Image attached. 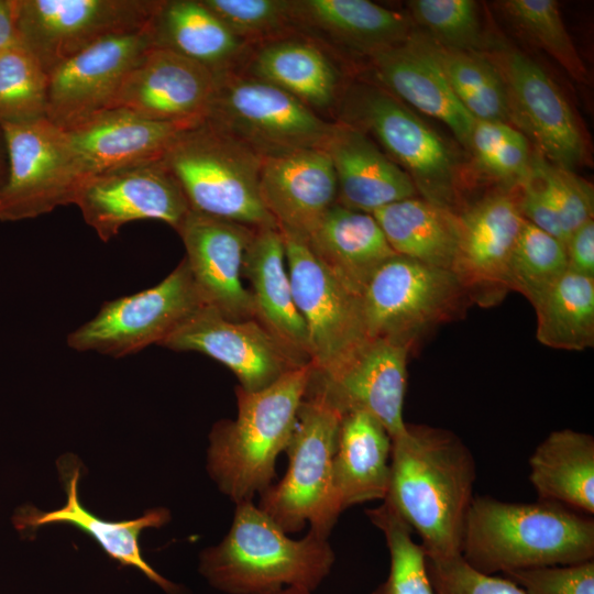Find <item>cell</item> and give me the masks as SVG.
<instances>
[{
  "label": "cell",
  "instance_id": "6da1fadb",
  "mask_svg": "<svg viewBox=\"0 0 594 594\" xmlns=\"http://www.w3.org/2000/svg\"><path fill=\"white\" fill-rule=\"evenodd\" d=\"M475 479L474 457L455 433L406 422L392 439L383 501L418 534L427 557H453L461 554Z\"/></svg>",
  "mask_w": 594,
  "mask_h": 594
},
{
  "label": "cell",
  "instance_id": "7a4b0ae2",
  "mask_svg": "<svg viewBox=\"0 0 594 594\" xmlns=\"http://www.w3.org/2000/svg\"><path fill=\"white\" fill-rule=\"evenodd\" d=\"M461 557L491 575L593 560L594 519L553 502L512 503L474 496Z\"/></svg>",
  "mask_w": 594,
  "mask_h": 594
},
{
  "label": "cell",
  "instance_id": "3957f363",
  "mask_svg": "<svg viewBox=\"0 0 594 594\" xmlns=\"http://www.w3.org/2000/svg\"><path fill=\"white\" fill-rule=\"evenodd\" d=\"M336 556L311 531L292 539L252 501L235 504L230 530L200 553L199 573L224 594H267L287 587L315 592Z\"/></svg>",
  "mask_w": 594,
  "mask_h": 594
},
{
  "label": "cell",
  "instance_id": "277c9868",
  "mask_svg": "<svg viewBox=\"0 0 594 594\" xmlns=\"http://www.w3.org/2000/svg\"><path fill=\"white\" fill-rule=\"evenodd\" d=\"M311 374L306 364L256 392L235 387L237 418L215 424L207 453L210 477L235 504L274 484L276 459L292 438Z\"/></svg>",
  "mask_w": 594,
  "mask_h": 594
},
{
  "label": "cell",
  "instance_id": "5b68a950",
  "mask_svg": "<svg viewBox=\"0 0 594 594\" xmlns=\"http://www.w3.org/2000/svg\"><path fill=\"white\" fill-rule=\"evenodd\" d=\"M162 161L190 210L254 229L278 227L261 197L263 157L206 121L182 131Z\"/></svg>",
  "mask_w": 594,
  "mask_h": 594
},
{
  "label": "cell",
  "instance_id": "8992f818",
  "mask_svg": "<svg viewBox=\"0 0 594 594\" xmlns=\"http://www.w3.org/2000/svg\"><path fill=\"white\" fill-rule=\"evenodd\" d=\"M343 415L322 396L306 393L285 450L283 479L260 494L257 506L286 534L328 539L342 510L333 486V457Z\"/></svg>",
  "mask_w": 594,
  "mask_h": 594
},
{
  "label": "cell",
  "instance_id": "52a82bcc",
  "mask_svg": "<svg viewBox=\"0 0 594 594\" xmlns=\"http://www.w3.org/2000/svg\"><path fill=\"white\" fill-rule=\"evenodd\" d=\"M360 304L366 338L413 349L429 331L464 314L473 301L452 270L395 254L371 276Z\"/></svg>",
  "mask_w": 594,
  "mask_h": 594
},
{
  "label": "cell",
  "instance_id": "ba28073f",
  "mask_svg": "<svg viewBox=\"0 0 594 594\" xmlns=\"http://www.w3.org/2000/svg\"><path fill=\"white\" fill-rule=\"evenodd\" d=\"M205 121L262 157L322 148L333 125L288 92L239 70L218 75Z\"/></svg>",
  "mask_w": 594,
  "mask_h": 594
},
{
  "label": "cell",
  "instance_id": "9c48e42d",
  "mask_svg": "<svg viewBox=\"0 0 594 594\" xmlns=\"http://www.w3.org/2000/svg\"><path fill=\"white\" fill-rule=\"evenodd\" d=\"M0 125L8 152L0 222L36 218L74 204L88 177L67 132L46 117Z\"/></svg>",
  "mask_w": 594,
  "mask_h": 594
},
{
  "label": "cell",
  "instance_id": "30bf717a",
  "mask_svg": "<svg viewBox=\"0 0 594 594\" xmlns=\"http://www.w3.org/2000/svg\"><path fill=\"white\" fill-rule=\"evenodd\" d=\"M162 0H13L18 41L50 75L109 37L145 29Z\"/></svg>",
  "mask_w": 594,
  "mask_h": 594
},
{
  "label": "cell",
  "instance_id": "8fae6325",
  "mask_svg": "<svg viewBox=\"0 0 594 594\" xmlns=\"http://www.w3.org/2000/svg\"><path fill=\"white\" fill-rule=\"evenodd\" d=\"M206 306L184 258L162 282L105 302L97 315L67 336L79 352L112 358L161 344L188 317Z\"/></svg>",
  "mask_w": 594,
  "mask_h": 594
},
{
  "label": "cell",
  "instance_id": "7c38bea8",
  "mask_svg": "<svg viewBox=\"0 0 594 594\" xmlns=\"http://www.w3.org/2000/svg\"><path fill=\"white\" fill-rule=\"evenodd\" d=\"M279 230L294 299L308 332L314 373L330 374L367 339L360 297L328 271L304 237Z\"/></svg>",
  "mask_w": 594,
  "mask_h": 594
},
{
  "label": "cell",
  "instance_id": "4fadbf2b",
  "mask_svg": "<svg viewBox=\"0 0 594 594\" xmlns=\"http://www.w3.org/2000/svg\"><path fill=\"white\" fill-rule=\"evenodd\" d=\"M354 101L355 117L410 177L422 199L457 213L455 165L443 140L382 89L366 88Z\"/></svg>",
  "mask_w": 594,
  "mask_h": 594
},
{
  "label": "cell",
  "instance_id": "5bb4252c",
  "mask_svg": "<svg viewBox=\"0 0 594 594\" xmlns=\"http://www.w3.org/2000/svg\"><path fill=\"white\" fill-rule=\"evenodd\" d=\"M100 240L108 242L132 221L157 220L176 231L190 211L162 158L102 172L88 178L75 202Z\"/></svg>",
  "mask_w": 594,
  "mask_h": 594
},
{
  "label": "cell",
  "instance_id": "9a60e30c",
  "mask_svg": "<svg viewBox=\"0 0 594 594\" xmlns=\"http://www.w3.org/2000/svg\"><path fill=\"white\" fill-rule=\"evenodd\" d=\"M411 348L388 339H365L332 373L312 374L306 393L322 396L342 415L373 416L391 438L406 426L403 417L407 358Z\"/></svg>",
  "mask_w": 594,
  "mask_h": 594
},
{
  "label": "cell",
  "instance_id": "2e32d148",
  "mask_svg": "<svg viewBox=\"0 0 594 594\" xmlns=\"http://www.w3.org/2000/svg\"><path fill=\"white\" fill-rule=\"evenodd\" d=\"M160 345L208 355L230 369L246 392L260 391L297 365L254 318L232 320L202 306Z\"/></svg>",
  "mask_w": 594,
  "mask_h": 594
},
{
  "label": "cell",
  "instance_id": "e0dca14e",
  "mask_svg": "<svg viewBox=\"0 0 594 594\" xmlns=\"http://www.w3.org/2000/svg\"><path fill=\"white\" fill-rule=\"evenodd\" d=\"M151 47L146 26L106 38L61 64L48 75L46 118L66 130L108 109L125 76Z\"/></svg>",
  "mask_w": 594,
  "mask_h": 594
},
{
  "label": "cell",
  "instance_id": "ac0fdd59",
  "mask_svg": "<svg viewBox=\"0 0 594 594\" xmlns=\"http://www.w3.org/2000/svg\"><path fill=\"white\" fill-rule=\"evenodd\" d=\"M505 80L513 122L535 140L550 163L572 170L585 157L574 113L549 74L526 54L507 48L496 64Z\"/></svg>",
  "mask_w": 594,
  "mask_h": 594
},
{
  "label": "cell",
  "instance_id": "d6986e66",
  "mask_svg": "<svg viewBox=\"0 0 594 594\" xmlns=\"http://www.w3.org/2000/svg\"><path fill=\"white\" fill-rule=\"evenodd\" d=\"M217 79L205 66L152 46L125 76L109 108H124L154 121L197 125L207 118Z\"/></svg>",
  "mask_w": 594,
  "mask_h": 594
},
{
  "label": "cell",
  "instance_id": "ffe728a7",
  "mask_svg": "<svg viewBox=\"0 0 594 594\" xmlns=\"http://www.w3.org/2000/svg\"><path fill=\"white\" fill-rule=\"evenodd\" d=\"M254 231L193 210L177 230L205 305L232 320L254 318L251 294L242 283L243 257Z\"/></svg>",
  "mask_w": 594,
  "mask_h": 594
},
{
  "label": "cell",
  "instance_id": "44dd1931",
  "mask_svg": "<svg viewBox=\"0 0 594 594\" xmlns=\"http://www.w3.org/2000/svg\"><path fill=\"white\" fill-rule=\"evenodd\" d=\"M458 218L459 248L452 271L473 302L495 305L508 292L507 267L525 220L516 196L488 195Z\"/></svg>",
  "mask_w": 594,
  "mask_h": 594
},
{
  "label": "cell",
  "instance_id": "7402d4cb",
  "mask_svg": "<svg viewBox=\"0 0 594 594\" xmlns=\"http://www.w3.org/2000/svg\"><path fill=\"white\" fill-rule=\"evenodd\" d=\"M260 190L278 228L304 238L338 200L336 173L322 148L263 157Z\"/></svg>",
  "mask_w": 594,
  "mask_h": 594
},
{
  "label": "cell",
  "instance_id": "603a6c76",
  "mask_svg": "<svg viewBox=\"0 0 594 594\" xmlns=\"http://www.w3.org/2000/svg\"><path fill=\"white\" fill-rule=\"evenodd\" d=\"M80 463L75 457H63L58 461L61 480L67 494L66 505L52 512H41L33 506L20 508L13 524L19 530L65 522L73 525L92 537L113 560L125 566H133L156 584L166 594H187V591L155 571L143 558L140 550V534L145 528H160L169 519L165 508L147 510L143 516L124 521H107L88 512L78 498Z\"/></svg>",
  "mask_w": 594,
  "mask_h": 594
},
{
  "label": "cell",
  "instance_id": "cb8c5ba5",
  "mask_svg": "<svg viewBox=\"0 0 594 594\" xmlns=\"http://www.w3.org/2000/svg\"><path fill=\"white\" fill-rule=\"evenodd\" d=\"M242 276L250 284L254 318L297 365L311 364L308 332L294 299L278 227L255 229L244 253Z\"/></svg>",
  "mask_w": 594,
  "mask_h": 594
},
{
  "label": "cell",
  "instance_id": "d4e9b609",
  "mask_svg": "<svg viewBox=\"0 0 594 594\" xmlns=\"http://www.w3.org/2000/svg\"><path fill=\"white\" fill-rule=\"evenodd\" d=\"M193 127L154 121L124 108H109L65 131L90 178L113 168L162 158L176 136Z\"/></svg>",
  "mask_w": 594,
  "mask_h": 594
},
{
  "label": "cell",
  "instance_id": "484cf974",
  "mask_svg": "<svg viewBox=\"0 0 594 594\" xmlns=\"http://www.w3.org/2000/svg\"><path fill=\"white\" fill-rule=\"evenodd\" d=\"M338 184L337 202L373 213L393 202L416 197L410 177L359 128L333 123L322 146Z\"/></svg>",
  "mask_w": 594,
  "mask_h": 594
},
{
  "label": "cell",
  "instance_id": "4316f807",
  "mask_svg": "<svg viewBox=\"0 0 594 594\" xmlns=\"http://www.w3.org/2000/svg\"><path fill=\"white\" fill-rule=\"evenodd\" d=\"M370 56L375 75L388 90L444 123L470 148L475 119L453 94L425 42L406 40Z\"/></svg>",
  "mask_w": 594,
  "mask_h": 594
},
{
  "label": "cell",
  "instance_id": "83f0119b",
  "mask_svg": "<svg viewBox=\"0 0 594 594\" xmlns=\"http://www.w3.org/2000/svg\"><path fill=\"white\" fill-rule=\"evenodd\" d=\"M147 31L153 47L176 53L217 75L238 72L252 48L201 0H162Z\"/></svg>",
  "mask_w": 594,
  "mask_h": 594
},
{
  "label": "cell",
  "instance_id": "f1b7e54d",
  "mask_svg": "<svg viewBox=\"0 0 594 594\" xmlns=\"http://www.w3.org/2000/svg\"><path fill=\"white\" fill-rule=\"evenodd\" d=\"M305 240L328 271L359 297L374 272L396 254L372 213L338 202Z\"/></svg>",
  "mask_w": 594,
  "mask_h": 594
},
{
  "label": "cell",
  "instance_id": "f546056e",
  "mask_svg": "<svg viewBox=\"0 0 594 594\" xmlns=\"http://www.w3.org/2000/svg\"><path fill=\"white\" fill-rule=\"evenodd\" d=\"M392 438L373 416L361 410L343 415L333 457V486L341 510L383 501L391 477Z\"/></svg>",
  "mask_w": 594,
  "mask_h": 594
},
{
  "label": "cell",
  "instance_id": "4dcf8cb0",
  "mask_svg": "<svg viewBox=\"0 0 594 594\" xmlns=\"http://www.w3.org/2000/svg\"><path fill=\"white\" fill-rule=\"evenodd\" d=\"M538 499L594 514V438L572 429L552 431L529 458Z\"/></svg>",
  "mask_w": 594,
  "mask_h": 594
},
{
  "label": "cell",
  "instance_id": "1f68e13d",
  "mask_svg": "<svg viewBox=\"0 0 594 594\" xmlns=\"http://www.w3.org/2000/svg\"><path fill=\"white\" fill-rule=\"evenodd\" d=\"M295 26L372 54L407 40L406 18L367 0H292Z\"/></svg>",
  "mask_w": 594,
  "mask_h": 594
},
{
  "label": "cell",
  "instance_id": "d6a6232c",
  "mask_svg": "<svg viewBox=\"0 0 594 594\" xmlns=\"http://www.w3.org/2000/svg\"><path fill=\"white\" fill-rule=\"evenodd\" d=\"M246 63V74L280 88L312 110L331 106L337 97V69L312 41L288 36L272 41L261 45Z\"/></svg>",
  "mask_w": 594,
  "mask_h": 594
},
{
  "label": "cell",
  "instance_id": "836d02e7",
  "mask_svg": "<svg viewBox=\"0 0 594 594\" xmlns=\"http://www.w3.org/2000/svg\"><path fill=\"white\" fill-rule=\"evenodd\" d=\"M372 215L396 254L427 265L453 268L459 248L458 213L411 197Z\"/></svg>",
  "mask_w": 594,
  "mask_h": 594
},
{
  "label": "cell",
  "instance_id": "e575fe53",
  "mask_svg": "<svg viewBox=\"0 0 594 594\" xmlns=\"http://www.w3.org/2000/svg\"><path fill=\"white\" fill-rule=\"evenodd\" d=\"M534 308L540 343L569 351L593 348L594 278L568 271Z\"/></svg>",
  "mask_w": 594,
  "mask_h": 594
},
{
  "label": "cell",
  "instance_id": "d590c367",
  "mask_svg": "<svg viewBox=\"0 0 594 594\" xmlns=\"http://www.w3.org/2000/svg\"><path fill=\"white\" fill-rule=\"evenodd\" d=\"M425 44L453 94L475 120L513 122L507 87L496 64L474 51Z\"/></svg>",
  "mask_w": 594,
  "mask_h": 594
},
{
  "label": "cell",
  "instance_id": "8d00e7d4",
  "mask_svg": "<svg viewBox=\"0 0 594 594\" xmlns=\"http://www.w3.org/2000/svg\"><path fill=\"white\" fill-rule=\"evenodd\" d=\"M566 272L565 245L524 220L507 267L508 290L520 293L534 307Z\"/></svg>",
  "mask_w": 594,
  "mask_h": 594
},
{
  "label": "cell",
  "instance_id": "74e56055",
  "mask_svg": "<svg viewBox=\"0 0 594 594\" xmlns=\"http://www.w3.org/2000/svg\"><path fill=\"white\" fill-rule=\"evenodd\" d=\"M389 551L387 579L371 594H435L427 568V554L413 539V530L386 502L366 512Z\"/></svg>",
  "mask_w": 594,
  "mask_h": 594
},
{
  "label": "cell",
  "instance_id": "f35d334b",
  "mask_svg": "<svg viewBox=\"0 0 594 594\" xmlns=\"http://www.w3.org/2000/svg\"><path fill=\"white\" fill-rule=\"evenodd\" d=\"M48 75L20 42L0 53V123L46 117Z\"/></svg>",
  "mask_w": 594,
  "mask_h": 594
},
{
  "label": "cell",
  "instance_id": "ab89813d",
  "mask_svg": "<svg viewBox=\"0 0 594 594\" xmlns=\"http://www.w3.org/2000/svg\"><path fill=\"white\" fill-rule=\"evenodd\" d=\"M499 7L514 24L552 56L574 79L587 73L553 0H506Z\"/></svg>",
  "mask_w": 594,
  "mask_h": 594
},
{
  "label": "cell",
  "instance_id": "60d3db41",
  "mask_svg": "<svg viewBox=\"0 0 594 594\" xmlns=\"http://www.w3.org/2000/svg\"><path fill=\"white\" fill-rule=\"evenodd\" d=\"M239 38L261 45L296 29L292 0H201Z\"/></svg>",
  "mask_w": 594,
  "mask_h": 594
},
{
  "label": "cell",
  "instance_id": "b9f144b4",
  "mask_svg": "<svg viewBox=\"0 0 594 594\" xmlns=\"http://www.w3.org/2000/svg\"><path fill=\"white\" fill-rule=\"evenodd\" d=\"M470 148L488 175L508 183L522 179L531 158L526 136L499 121L475 120Z\"/></svg>",
  "mask_w": 594,
  "mask_h": 594
},
{
  "label": "cell",
  "instance_id": "7bdbcfd3",
  "mask_svg": "<svg viewBox=\"0 0 594 594\" xmlns=\"http://www.w3.org/2000/svg\"><path fill=\"white\" fill-rule=\"evenodd\" d=\"M408 8L441 46L474 51L482 43L477 6L472 0H413Z\"/></svg>",
  "mask_w": 594,
  "mask_h": 594
},
{
  "label": "cell",
  "instance_id": "ee69618b",
  "mask_svg": "<svg viewBox=\"0 0 594 594\" xmlns=\"http://www.w3.org/2000/svg\"><path fill=\"white\" fill-rule=\"evenodd\" d=\"M534 158L569 237L573 230L593 219V187L572 170L550 163L540 153L534 154Z\"/></svg>",
  "mask_w": 594,
  "mask_h": 594
},
{
  "label": "cell",
  "instance_id": "f6af8a7d",
  "mask_svg": "<svg viewBox=\"0 0 594 594\" xmlns=\"http://www.w3.org/2000/svg\"><path fill=\"white\" fill-rule=\"evenodd\" d=\"M427 568L435 594H525L506 578L476 571L461 554L427 557Z\"/></svg>",
  "mask_w": 594,
  "mask_h": 594
},
{
  "label": "cell",
  "instance_id": "bcb514c9",
  "mask_svg": "<svg viewBox=\"0 0 594 594\" xmlns=\"http://www.w3.org/2000/svg\"><path fill=\"white\" fill-rule=\"evenodd\" d=\"M504 578L525 594H594V560L515 570Z\"/></svg>",
  "mask_w": 594,
  "mask_h": 594
},
{
  "label": "cell",
  "instance_id": "7dc6e473",
  "mask_svg": "<svg viewBox=\"0 0 594 594\" xmlns=\"http://www.w3.org/2000/svg\"><path fill=\"white\" fill-rule=\"evenodd\" d=\"M518 185L519 195L516 196V200L522 218L565 244L569 237L563 229L534 155H531L526 175Z\"/></svg>",
  "mask_w": 594,
  "mask_h": 594
},
{
  "label": "cell",
  "instance_id": "c3c4849f",
  "mask_svg": "<svg viewBox=\"0 0 594 594\" xmlns=\"http://www.w3.org/2000/svg\"><path fill=\"white\" fill-rule=\"evenodd\" d=\"M564 245L568 260V271L594 278L593 219L573 230Z\"/></svg>",
  "mask_w": 594,
  "mask_h": 594
},
{
  "label": "cell",
  "instance_id": "681fc988",
  "mask_svg": "<svg viewBox=\"0 0 594 594\" xmlns=\"http://www.w3.org/2000/svg\"><path fill=\"white\" fill-rule=\"evenodd\" d=\"M18 41L13 0H0V53Z\"/></svg>",
  "mask_w": 594,
  "mask_h": 594
},
{
  "label": "cell",
  "instance_id": "f907efd6",
  "mask_svg": "<svg viewBox=\"0 0 594 594\" xmlns=\"http://www.w3.org/2000/svg\"><path fill=\"white\" fill-rule=\"evenodd\" d=\"M8 176V152L2 128L0 125V189L3 187Z\"/></svg>",
  "mask_w": 594,
  "mask_h": 594
},
{
  "label": "cell",
  "instance_id": "816d5d0a",
  "mask_svg": "<svg viewBox=\"0 0 594 594\" xmlns=\"http://www.w3.org/2000/svg\"><path fill=\"white\" fill-rule=\"evenodd\" d=\"M267 594H314V592H309V591L296 588V587H287V588H283L280 591L267 593Z\"/></svg>",
  "mask_w": 594,
  "mask_h": 594
}]
</instances>
